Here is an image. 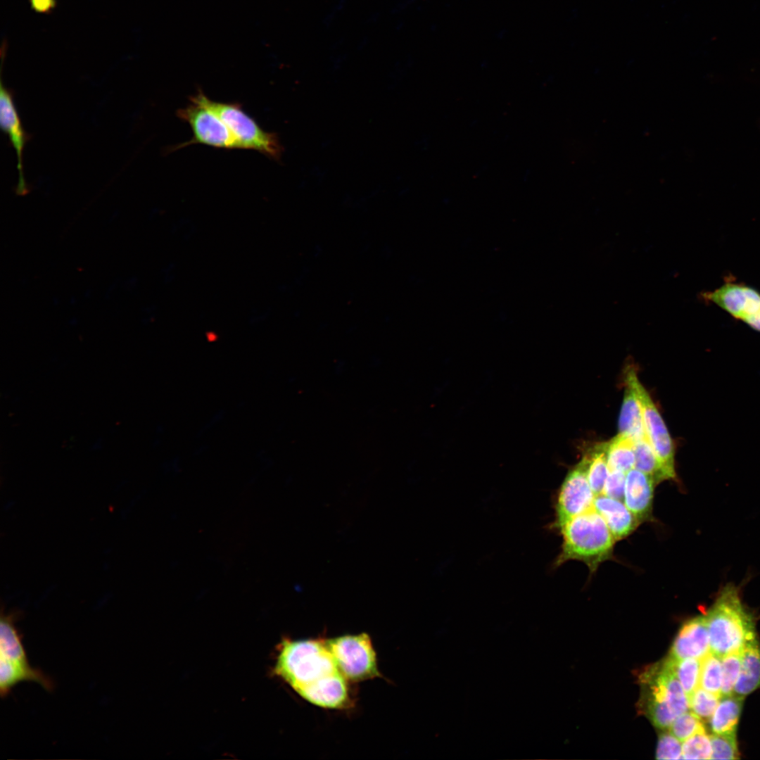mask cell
<instances>
[{"mask_svg": "<svg viewBox=\"0 0 760 760\" xmlns=\"http://www.w3.org/2000/svg\"><path fill=\"white\" fill-rule=\"evenodd\" d=\"M671 732H664L659 737L656 758L657 759H682V746Z\"/></svg>", "mask_w": 760, "mask_h": 760, "instance_id": "f546056e", "label": "cell"}, {"mask_svg": "<svg viewBox=\"0 0 760 760\" xmlns=\"http://www.w3.org/2000/svg\"><path fill=\"white\" fill-rule=\"evenodd\" d=\"M22 613L1 609L0 621V693L6 697L20 682H34L47 691H52L54 683L41 669L30 666L23 643V635L15 623Z\"/></svg>", "mask_w": 760, "mask_h": 760, "instance_id": "5b68a950", "label": "cell"}, {"mask_svg": "<svg viewBox=\"0 0 760 760\" xmlns=\"http://www.w3.org/2000/svg\"><path fill=\"white\" fill-rule=\"evenodd\" d=\"M595 498L587 477V462L583 456L568 472L559 489L551 528L559 530L569 520L593 509Z\"/></svg>", "mask_w": 760, "mask_h": 760, "instance_id": "30bf717a", "label": "cell"}, {"mask_svg": "<svg viewBox=\"0 0 760 760\" xmlns=\"http://www.w3.org/2000/svg\"><path fill=\"white\" fill-rule=\"evenodd\" d=\"M558 531L562 544L555 566L578 560L593 573L601 563L612 557L616 540L604 519L594 509L569 520Z\"/></svg>", "mask_w": 760, "mask_h": 760, "instance_id": "3957f363", "label": "cell"}, {"mask_svg": "<svg viewBox=\"0 0 760 760\" xmlns=\"http://www.w3.org/2000/svg\"><path fill=\"white\" fill-rule=\"evenodd\" d=\"M336 664L345 678L352 682L381 677L376 652L365 633L325 640Z\"/></svg>", "mask_w": 760, "mask_h": 760, "instance_id": "52a82bcc", "label": "cell"}, {"mask_svg": "<svg viewBox=\"0 0 760 760\" xmlns=\"http://www.w3.org/2000/svg\"><path fill=\"white\" fill-rule=\"evenodd\" d=\"M635 466L634 468L650 476L656 484L671 477L664 469L646 436L635 441Z\"/></svg>", "mask_w": 760, "mask_h": 760, "instance_id": "7402d4cb", "label": "cell"}, {"mask_svg": "<svg viewBox=\"0 0 760 760\" xmlns=\"http://www.w3.org/2000/svg\"><path fill=\"white\" fill-rule=\"evenodd\" d=\"M625 378L633 386L640 403L647 439L671 479L675 480V450L667 427L649 393L638 379L635 369L628 367Z\"/></svg>", "mask_w": 760, "mask_h": 760, "instance_id": "9c48e42d", "label": "cell"}, {"mask_svg": "<svg viewBox=\"0 0 760 760\" xmlns=\"http://www.w3.org/2000/svg\"><path fill=\"white\" fill-rule=\"evenodd\" d=\"M721 658L710 652L701 660L699 686L721 697Z\"/></svg>", "mask_w": 760, "mask_h": 760, "instance_id": "cb8c5ba5", "label": "cell"}, {"mask_svg": "<svg viewBox=\"0 0 760 760\" xmlns=\"http://www.w3.org/2000/svg\"><path fill=\"white\" fill-rule=\"evenodd\" d=\"M32 8L40 13H50L56 5V0H29Z\"/></svg>", "mask_w": 760, "mask_h": 760, "instance_id": "1f68e13d", "label": "cell"}, {"mask_svg": "<svg viewBox=\"0 0 760 760\" xmlns=\"http://www.w3.org/2000/svg\"><path fill=\"white\" fill-rule=\"evenodd\" d=\"M669 728L670 732L680 742L705 730L702 719L694 712L687 711L678 716Z\"/></svg>", "mask_w": 760, "mask_h": 760, "instance_id": "83f0119b", "label": "cell"}, {"mask_svg": "<svg viewBox=\"0 0 760 760\" xmlns=\"http://www.w3.org/2000/svg\"><path fill=\"white\" fill-rule=\"evenodd\" d=\"M702 297L760 332V292L755 289L727 280L714 291L702 293Z\"/></svg>", "mask_w": 760, "mask_h": 760, "instance_id": "8fae6325", "label": "cell"}, {"mask_svg": "<svg viewBox=\"0 0 760 760\" xmlns=\"http://www.w3.org/2000/svg\"><path fill=\"white\" fill-rule=\"evenodd\" d=\"M177 115L189 125L193 134L191 140L177 146L175 149L194 144H202L219 148H239L233 134L222 120L195 95L189 103L179 108Z\"/></svg>", "mask_w": 760, "mask_h": 760, "instance_id": "ba28073f", "label": "cell"}, {"mask_svg": "<svg viewBox=\"0 0 760 760\" xmlns=\"http://www.w3.org/2000/svg\"><path fill=\"white\" fill-rule=\"evenodd\" d=\"M760 685V645L757 638L741 651V666L733 694L745 697Z\"/></svg>", "mask_w": 760, "mask_h": 760, "instance_id": "e0dca14e", "label": "cell"}, {"mask_svg": "<svg viewBox=\"0 0 760 760\" xmlns=\"http://www.w3.org/2000/svg\"><path fill=\"white\" fill-rule=\"evenodd\" d=\"M195 96L211 108L226 124L235 138L239 148L258 151L280 162L284 151L278 136L262 129L237 102H218L208 98L201 90Z\"/></svg>", "mask_w": 760, "mask_h": 760, "instance_id": "8992f818", "label": "cell"}, {"mask_svg": "<svg viewBox=\"0 0 760 760\" xmlns=\"http://www.w3.org/2000/svg\"><path fill=\"white\" fill-rule=\"evenodd\" d=\"M720 696L699 686L689 696V706L702 719H709L715 711Z\"/></svg>", "mask_w": 760, "mask_h": 760, "instance_id": "484cf974", "label": "cell"}, {"mask_svg": "<svg viewBox=\"0 0 760 760\" xmlns=\"http://www.w3.org/2000/svg\"><path fill=\"white\" fill-rule=\"evenodd\" d=\"M711 759H737L739 752L736 732L714 733L710 735Z\"/></svg>", "mask_w": 760, "mask_h": 760, "instance_id": "d4e9b609", "label": "cell"}, {"mask_svg": "<svg viewBox=\"0 0 760 760\" xmlns=\"http://www.w3.org/2000/svg\"><path fill=\"white\" fill-rule=\"evenodd\" d=\"M273 671L297 693L340 671L325 640L289 638L279 644Z\"/></svg>", "mask_w": 760, "mask_h": 760, "instance_id": "7a4b0ae2", "label": "cell"}, {"mask_svg": "<svg viewBox=\"0 0 760 760\" xmlns=\"http://www.w3.org/2000/svg\"><path fill=\"white\" fill-rule=\"evenodd\" d=\"M721 696L733 695L740 674L741 652L732 653L721 657Z\"/></svg>", "mask_w": 760, "mask_h": 760, "instance_id": "f1b7e54d", "label": "cell"}, {"mask_svg": "<svg viewBox=\"0 0 760 760\" xmlns=\"http://www.w3.org/2000/svg\"><path fill=\"white\" fill-rule=\"evenodd\" d=\"M583 457L587 462V477L590 486L595 496L602 495L609 473L606 443L593 445L585 450Z\"/></svg>", "mask_w": 760, "mask_h": 760, "instance_id": "44dd1931", "label": "cell"}, {"mask_svg": "<svg viewBox=\"0 0 760 760\" xmlns=\"http://www.w3.org/2000/svg\"><path fill=\"white\" fill-rule=\"evenodd\" d=\"M634 441L626 435L618 433L606 442V453L609 471L627 473L635 466Z\"/></svg>", "mask_w": 760, "mask_h": 760, "instance_id": "ffe728a7", "label": "cell"}, {"mask_svg": "<svg viewBox=\"0 0 760 760\" xmlns=\"http://www.w3.org/2000/svg\"><path fill=\"white\" fill-rule=\"evenodd\" d=\"M666 660L689 696L699 686L701 660L693 658L677 659L670 656Z\"/></svg>", "mask_w": 760, "mask_h": 760, "instance_id": "603a6c76", "label": "cell"}, {"mask_svg": "<svg viewBox=\"0 0 760 760\" xmlns=\"http://www.w3.org/2000/svg\"><path fill=\"white\" fill-rule=\"evenodd\" d=\"M711 652L705 615L686 621L671 646L669 656L677 659L693 658L702 660Z\"/></svg>", "mask_w": 760, "mask_h": 760, "instance_id": "4fadbf2b", "label": "cell"}, {"mask_svg": "<svg viewBox=\"0 0 760 760\" xmlns=\"http://www.w3.org/2000/svg\"><path fill=\"white\" fill-rule=\"evenodd\" d=\"M626 388L619 419V433L634 441L645 436L642 410L633 386L625 378Z\"/></svg>", "mask_w": 760, "mask_h": 760, "instance_id": "ac0fdd59", "label": "cell"}, {"mask_svg": "<svg viewBox=\"0 0 760 760\" xmlns=\"http://www.w3.org/2000/svg\"><path fill=\"white\" fill-rule=\"evenodd\" d=\"M0 84V125L1 130L8 137L17 156L18 178L15 193L18 196H25L30 189L23 172V152L32 137L25 131L21 122L14 103L13 91L4 86L2 80Z\"/></svg>", "mask_w": 760, "mask_h": 760, "instance_id": "7c38bea8", "label": "cell"}, {"mask_svg": "<svg viewBox=\"0 0 760 760\" xmlns=\"http://www.w3.org/2000/svg\"><path fill=\"white\" fill-rule=\"evenodd\" d=\"M704 615L711 652L721 658L741 652L756 638L754 615L745 606L740 588L732 583L721 588Z\"/></svg>", "mask_w": 760, "mask_h": 760, "instance_id": "6da1fadb", "label": "cell"}, {"mask_svg": "<svg viewBox=\"0 0 760 760\" xmlns=\"http://www.w3.org/2000/svg\"><path fill=\"white\" fill-rule=\"evenodd\" d=\"M593 509L604 519L616 541L626 538L640 524L622 500L603 494L595 496Z\"/></svg>", "mask_w": 760, "mask_h": 760, "instance_id": "2e32d148", "label": "cell"}, {"mask_svg": "<svg viewBox=\"0 0 760 760\" xmlns=\"http://www.w3.org/2000/svg\"><path fill=\"white\" fill-rule=\"evenodd\" d=\"M626 474L620 471H609L602 494L623 501Z\"/></svg>", "mask_w": 760, "mask_h": 760, "instance_id": "4dcf8cb0", "label": "cell"}, {"mask_svg": "<svg viewBox=\"0 0 760 760\" xmlns=\"http://www.w3.org/2000/svg\"><path fill=\"white\" fill-rule=\"evenodd\" d=\"M640 681L642 686L641 707L655 727L669 728L689 709L688 696L666 659L644 670Z\"/></svg>", "mask_w": 760, "mask_h": 760, "instance_id": "277c9868", "label": "cell"}, {"mask_svg": "<svg viewBox=\"0 0 760 760\" xmlns=\"http://www.w3.org/2000/svg\"><path fill=\"white\" fill-rule=\"evenodd\" d=\"M654 480L633 468L626 474L623 502L640 523L652 521Z\"/></svg>", "mask_w": 760, "mask_h": 760, "instance_id": "5bb4252c", "label": "cell"}, {"mask_svg": "<svg viewBox=\"0 0 760 760\" xmlns=\"http://www.w3.org/2000/svg\"><path fill=\"white\" fill-rule=\"evenodd\" d=\"M744 697L735 694L721 696L710 719L714 733L736 732Z\"/></svg>", "mask_w": 760, "mask_h": 760, "instance_id": "d6986e66", "label": "cell"}, {"mask_svg": "<svg viewBox=\"0 0 760 760\" xmlns=\"http://www.w3.org/2000/svg\"><path fill=\"white\" fill-rule=\"evenodd\" d=\"M711 755L710 735L705 730L691 736L682 746V759H711Z\"/></svg>", "mask_w": 760, "mask_h": 760, "instance_id": "4316f807", "label": "cell"}, {"mask_svg": "<svg viewBox=\"0 0 760 760\" xmlns=\"http://www.w3.org/2000/svg\"><path fill=\"white\" fill-rule=\"evenodd\" d=\"M348 680L341 671L302 690L298 694L310 703L330 709H342L350 705Z\"/></svg>", "mask_w": 760, "mask_h": 760, "instance_id": "9a60e30c", "label": "cell"}]
</instances>
